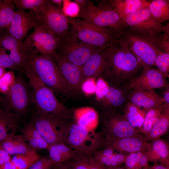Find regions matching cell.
<instances>
[{
  "mask_svg": "<svg viewBox=\"0 0 169 169\" xmlns=\"http://www.w3.org/2000/svg\"><path fill=\"white\" fill-rule=\"evenodd\" d=\"M104 63L101 77L109 85L126 88L144 69L130 51L121 35L104 49Z\"/></svg>",
  "mask_w": 169,
  "mask_h": 169,
  "instance_id": "cell-1",
  "label": "cell"
},
{
  "mask_svg": "<svg viewBox=\"0 0 169 169\" xmlns=\"http://www.w3.org/2000/svg\"><path fill=\"white\" fill-rule=\"evenodd\" d=\"M28 56L34 73L54 93L62 98L76 94L65 81L52 54Z\"/></svg>",
  "mask_w": 169,
  "mask_h": 169,
  "instance_id": "cell-2",
  "label": "cell"
},
{
  "mask_svg": "<svg viewBox=\"0 0 169 169\" xmlns=\"http://www.w3.org/2000/svg\"><path fill=\"white\" fill-rule=\"evenodd\" d=\"M25 75L33 92L36 111L74 119L73 110L67 107L57 99L53 91L40 79L31 68Z\"/></svg>",
  "mask_w": 169,
  "mask_h": 169,
  "instance_id": "cell-3",
  "label": "cell"
},
{
  "mask_svg": "<svg viewBox=\"0 0 169 169\" xmlns=\"http://www.w3.org/2000/svg\"><path fill=\"white\" fill-rule=\"evenodd\" d=\"M98 6L89 0L77 17L92 24L110 29L119 35L126 29L122 21L113 8L109 0H100Z\"/></svg>",
  "mask_w": 169,
  "mask_h": 169,
  "instance_id": "cell-4",
  "label": "cell"
},
{
  "mask_svg": "<svg viewBox=\"0 0 169 169\" xmlns=\"http://www.w3.org/2000/svg\"><path fill=\"white\" fill-rule=\"evenodd\" d=\"M49 145L66 144L74 119L53 114L33 112L30 121Z\"/></svg>",
  "mask_w": 169,
  "mask_h": 169,
  "instance_id": "cell-5",
  "label": "cell"
},
{
  "mask_svg": "<svg viewBox=\"0 0 169 169\" xmlns=\"http://www.w3.org/2000/svg\"><path fill=\"white\" fill-rule=\"evenodd\" d=\"M23 74L18 71L10 90L3 95L4 110L13 113L19 118L29 112L32 106L34 107L33 92Z\"/></svg>",
  "mask_w": 169,
  "mask_h": 169,
  "instance_id": "cell-6",
  "label": "cell"
},
{
  "mask_svg": "<svg viewBox=\"0 0 169 169\" xmlns=\"http://www.w3.org/2000/svg\"><path fill=\"white\" fill-rule=\"evenodd\" d=\"M121 35L126 41L130 51L143 69L154 66L157 55L164 52L159 45L158 38L139 34L127 28Z\"/></svg>",
  "mask_w": 169,
  "mask_h": 169,
  "instance_id": "cell-7",
  "label": "cell"
},
{
  "mask_svg": "<svg viewBox=\"0 0 169 169\" xmlns=\"http://www.w3.org/2000/svg\"><path fill=\"white\" fill-rule=\"evenodd\" d=\"M104 137L101 132L72 123L67 137L66 144L80 157L93 156L103 146Z\"/></svg>",
  "mask_w": 169,
  "mask_h": 169,
  "instance_id": "cell-8",
  "label": "cell"
},
{
  "mask_svg": "<svg viewBox=\"0 0 169 169\" xmlns=\"http://www.w3.org/2000/svg\"><path fill=\"white\" fill-rule=\"evenodd\" d=\"M71 32L78 39L97 48L104 49L120 36L108 28L92 24L77 18L68 17Z\"/></svg>",
  "mask_w": 169,
  "mask_h": 169,
  "instance_id": "cell-9",
  "label": "cell"
},
{
  "mask_svg": "<svg viewBox=\"0 0 169 169\" xmlns=\"http://www.w3.org/2000/svg\"><path fill=\"white\" fill-rule=\"evenodd\" d=\"M59 38L41 23L36 22L33 30L22 42L21 49L27 55L53 54Z\"/></svg>",
  "mask_w": 169,
  "mask_h": 169,
  "instance_id": "cell-10",
  "label": "cell"
},
{
  "mask_svg": "<svg viewBox=\"0 0 169 169\" xmlns=\"http://www.w3.org/2000/svg\"><path fill=\"white\" fill-rule=\"evenodd\" d=\"M97 49L81 42L69 31L59 39L55 52L66 60L82 67Z\"/></svg>",
  "mask_w": 169,
  "mask_h": 169,
  "instance_id": "cell-11",
  "label": "cell"
},
{
  "mask_svg": "<svg viewBox=\"0 0 169 169\" xmlns=\"http://www.w3.org/2000/svg\"><path fill=\"white\" fill-rule=\"evenodd\" d=\"M34 13L36 22L41 23L59 38L65 36L69 31L68 17L62 10L47 0Z\"/></svg>",
  "mask_w": 169,
  "mask_h": 169,
  "instance_id": "cell-12",
  "label": "cell"
},
{
  "mask_svg": "<svg viewBox=\"0 0 169 169\" xmlns=\"http://www.w3.org/2000/svg\"><path fill=\"white\" fill-rule=\"evenodd\" d=\"M102 129L104 139L119 138L141 135V132L131 126L120 111H102Z\"/></svg>",
  "mask_w": 169,
  "mask_h": 169,
  "instance_id": "cell-13",
  "label": "cell"
},
{
  "mask_svg": "<svg viewBox=\"0 0 169 169\" xmlns=\"http://www.w3.org/2000/svg\"><path fill=\"white\" fill-rule=\"evenodd\" d=\"M121 20L125 25L133 31L154 38L161 35L166 28L153 17L148 6Z\"/></svg>",
  "mask_w": 169,
  "mask_h": 169,
  "instance_id": "cell-14",
  "label": "cell"
},
{
  "mask_svg": "<svg viewBox=\"0 0 169 169\" xmlns=\"http://www.w3.org/2000/svg\"><path fill=\"white\" fill-rule=\"evenodd\" d=\"M166 78L157 69L153 67L146 68L131 80L126 88L129 91L168 87Z\"/></svg>",
  "mask_w": 169,
  "mask_h": 169,
  "instance_id": "cell-15",
  "label": "cell"
},
{
  "mask_svg": "<svg viewBox=\"0 0 169 169\" xmlns=\"http://www.w3.org/2000/svg\"><path fill=\"white\" fill-rule=\"evenodd\" d=\"M36 25L33 10L26 12L18 10L15 11L14 16L7 31L21 44L29 31L34 28Z\"/></svg>",
  "mask_w": 169,
  "mask_h": 169,
  "instance_id": "cell-16",
  "label": "cell"
},
{
  "mask_svg": "<svg viewBox=\"0 0 169 169\" xmlns=\"http://www.w3.org/2000/svg\"><path fill=\"white\" fill-rule=\"evenodd\" d=\"M150 145V143L146 141L144 136L141 135L119 138L105 139L103 147H109L120 153L129 154L147 151Z\"/></svg>",
  "mask_w": 169,
  "mask_h": 169,
  "instance_id": "cell-17",
  "label": "cell"
},
{
  "mask_svg": "<svg viewBox=\"0 0 169 169\" xmlns=\"http://www.w3.org/2000/svg\"><path fill=\"white\" fill-rule=\"evenodd\" d=\"M21 45L7 32V30L0 31V45L10 51V58L19 71L24 74L31 66L28 56L22 51Z\"/></svg>",
  "mask_w": 169,
  "mask_h": 169,
  "instance_id": "cell-18",
  "label": "cell"
},
{
  "mask_svg": "<svg viewBox=\"0 0 169 169\" xmlns=\"http://www.w3.org/2000/svg\"><path fill=\"white\" fill-rule=\"evenodd\" d=\"M52 54L68 85L76 94L80 93L81 85L84 79L82 67L66 60L55 52Z\"/></svg>",
  "mask_w": 169,
  "mask_h": 169,
  "instance_id": "cell-19",
  "label": "cell"
},
{
  "mask_svg": "<svg viewBox=\"0 0 169 169\" xmlns=\"http://www.w3.org/2000/svg\"><path fill=\"white\" fill-rule=\"evenodd\" d=\"M128 101L139 107L148 109L158 108L164 103L163 97L154 90L135 89L129 90Z\"/></svg>",
  "mask_w": 169,
  "mask_h": 169,
  "instance_id": "cell-20",
  "label": "cell"
},
{
  "mask_svg": "<svg viewBox=\"0 0 169 169\" xmlns=\"http://www.w3.org/2000/svg\"><path fill=\"white\" fill-rule=\"evenodd\" d=\"M128 91L126 88L109 85L106 94L103 99L99 102L102 111L122 110L128 102Z\"/></svg>",
  "mask_w": 169,
  "mask_h": 169,
  "instance_id": "cell-21",
  "label": "cell"
},
{
  "mask_svg": "<svg viewBox=\"0 0 169 169\" xmlns=\"http://www.w3.org/2000/svg\"><path fill=\"white\" fill-rule=\"evenodd\" d=\"M104 49H97L81 67L84 79L101 77L104 63Z\"/></svg>",
  "mask_w": 169,
  "mask_h": 169,
  "instance_id": "cell-22",
  "label": "cell"
},
{
  "mask_svg": "<svg viewBox=\"0 0 169 169\" xmlns=\"http://www.w3.org/2000/svg\"><path fill=\"white\" fill-rule=\"evenodd\" d=\"M111 6L122 20L147 7L146 0H110Z\"/></svg>",
  "mask_w": 169,
  "mask_h": 169,
  "instance_id": "cell-23",
  "label": "cell"
},
{
  "mask_svg": "<svg viewBox=\"0 0 169 169\" xmlns=\"http://www.w3.org/2000/svg\"><path fill=\"white\" fill-rule=\"evenodd\" d=\"M147 151L149 162H159L169 168V146L166 141L160 138L153 141Z\"/></svg>",
  "mask_w": 169,
  "mask_h": 169,
  "instance_id": "cell-24",
  "label": "cell"
},
{
  "mask_svg": "<svg viewBox=\"0 0 169 169\" xmlns=\"http://www.w3.org/2000/svg\"><path fill=\"white\" fill-rule=\"evenodd\" d=\"M48 149L49 158L57 165L74 160L80 157L71 148L65 143L52 144L49 145Z\"/></svg>",
  "mask_w": 169,
  "mask_h": 169,
  "instance_id": "cell-25",
  "label": "cell"
},
{
  "mask_svg": "<svg viewBox=\"0 0 169 169\" xmlns=\"http://www.w3.org/2000/svg\"><path fill=\"white\" fill-rule=\"evenodd\" d=\"M21 131L23 138L32 149L36 151L49 147V144L30 121Z\"/></svg>",
  "mask_w": 169,
  "mask_h": 169,
  "instance_id": "cell-26",
  "label": "cell"
},
{
  "mask_svg": "<svg viewBox=\"0 0 169 169\" xmlns=\"http://www.w3.org/2000/svg\"><path fill=\"white\" fill-rule=\"evenodd\" d=\"M74 119L78 125L95 130L98 123V115L93 108L86 107L73 110Z\"/></svg>",
  "mask_w": 169,
  "mask_h": 169,
  "instance_id": "cell-27",
  "label": "cell"
},
{
  "mask_svg": "<svg viewBox=\"0 0 169 169\" xmlns=\"http://www.w3.org/2000/svg\"><path fill=\"white\" fill-rule=\"evenodd\" d=\"M19 118L13 113L0 108V142L8 136L16 134Z\"/></svg>",
  "mask_w": 169,
  "mask_h": 169,
  "instance_id": "cell-28",
  "label": "cell"
},
{
  "mask_svg": "<svg viewBox=\"0 0 169 169\" xmlns=\"http://www.w3.org/2000/svg\"><path fill=\"white\" fill-rule=\"evenodd\" d=\"M169 128V106H166L162 110L151 130L145 135L144 139L148 142L160 139V137L167 132Z\"/></svg>",
  "mask_w": 169,
  "mask_h": 169,
  "instance_id": "cell-29",
  "label": "cell"
},
{
  "mask_svg": "<svg viewBox=\"0 0 169 169\" xmlns=\"http://www.w3.org/2000/svg\"><path fill=\"white\" fill-rule=\"evenodd\" d=\"M0 142L11 156L27 153L32 150L21 135H9Z\"/></svg>",
  "mask_w": 169,
  "mask_h": 169,
  "instance_id": "cell-30",
  "label": "cell"
},
{
  "mask_svg": "<svg viewBox=\"0 0 169 169\" xmlns=\"http://www.w3.org/2000/svg\"><path fill=\"white\" fill-rule=\"evenodd\" d=\"M122 111L123 115L129 124L141 132L146 115L140 107L129 101L125 105Z\"/></svg>",
  "mask_w": 169,
  "mask_h": 169,
  "instance_id": "cell-31",
  "label": "cell"
},
{
  "mask_svg": "<svg viewBox=\"0 0 169 169\" xmlns=\"http://www.w3.org/2000/svg\"><path fill=\"white\" fill-rule=\"evenodd\" d=\"M148 7L151 15L159 23L169 20V0H153L150 2Z\"/></svg>",
  "mask_w": 169,
  "mask_h": 169,
  "instance_id": "cell-32",
  "label": "cell"
},
{
  "mask_svg": "<svg viewBox=\"0 0 169 169\" xmlns=\"http://www.w3.org/2000/svg\"><path fill=\"white\" fill-rule=\"evenodd\" d=\"M13 0H0V31L7 30L14 16Z\"/></svg>",
  "mask_w": 169,
  "mask_h": 169,
  "instance_id": "cell-33",
  "label": "cell"
},
{
  "mask_svg": "<svg viewBox=\"0 0 169 169\" xmlns=\"http://www.w3.org/2000/svg\"><path fill=\"white\" fill-rule=\"evenodd\" d=\"M41 157L32 149L29 152L13 155L11 161L18 169H28Z\"/></svg>",
  "mask_w": 169,
  "mask_h": 169,
  "instance_id": "cell-34",
  "label": "cell"
},
{
  "mask_svg": "<svg viewBox=\"0 0 169 169\" xmlns=\"http://www.w3.org/2000/svg\"><path fill=\"white\" fill-rule=\"evenodd\" d=\"M68 162L73 169H107L93 156L80 157Z\"/></svg>",
  "mask_w": 169,
  "mask_h": 169,
  "instance_id": "cell-35",
  "label": "cell"
},
{
  "mask_svg": "<svg viewBox=\"0 0 169 169\" xmlns=\"http://www.w3.org/2000/svg\"><path fill=\"white\" fill-rule=\"evenodd\" d=\"M128 154L115 153L108 156L94 157L107 169H112L120 167L124 163Z\"/></svg>",
  "mask_w": 169,
  "mask_h": 169,
  "instance_id": "cell-36",
  "label": "cell"
},
{
  "mask_svg": "<svg viewBox=\"0 0 169 169\" xmlns=\"http://www.w3.org/2000/svg\"><path fill=\"white\" fill-rule=\"evenodd\" d=\"M161 111L159 108L149 109L145 116L141 133L145 135L151 130Z\"/></svg>",
  "mask_w": 169,
  "mask_h": 169,
  "instance_id": "cell-37",
  "label": "cell"
},
{
  "mask_svg": "<svg viewBox=\"0 0 169 169\" xmlns=\"http://www.w3.org/2000/svg\"><path fill=\"white\" fill-rule=\"evenodd\" d=\"M47 0H13L14 5L18 10H32L33 12L45 4Z\"/></svg>",
  "mask_w": 169,
  "mask_h": 169,
  "instance_id": "cell-38",
  "label": "cell"
},
{
  "mask_svg": "<svg viewBox=\"0 0 169 169\" xmlns=\"http://www.w3.org/2000/svg\"><path fill=\"white\" fill-rule=\"evenodd\" d=\"M16 76L13 70L6 72L0 78V94H7L13 84Z\"/></svg>",
  "mask_w": 169,
  "mask_h": 169,
  "instance_id": "cell-39",
  "label": "cell"
},
{
  "mask_svg": "<svg viewBox=\"0 0 169 169\" xmlns=\"http://www.w3.org/2000/svg\"><path fill=\"white\" fill-rule=\"evenodd\" d=\"M154 66L166 77H169V53L163 52L156 56Z\"/></svg>",
  "mask_w": 169,
  "mask_h": 169,
  "instance_id": "cell-40",
  "label": "cell"
},
{
  "mask_svg": "<svg viewBox=\"0 0 169 169\" xmlns=\"http://www.w3.org/2000/svg\"><path fill=\"white\" fill-rule=\"evenodd\" d=\"M80 11L79 7L74 1L64 0L62 11L66 16L70 18H77Z\"/></svg>",
  "mask_w": 169,
  "mask_h": 169,
  "instance_id": "cell-41",
  "label": "cell"
},
{
  "mask_svg": "<svg viewBox=\"0 0 169 169\" xmlns=\"http://www.w3.org/2000/svg\"><path fill=\"white\" fill-rule=\"evenodd\" d=\"M109 87L108 83L102 78L100 77L97 79L95 95L98 102H100L103 99L108 91Z\"/></svg>",
  "mask_w": 169,
  "mask_h": 169,
  "instance_id": "cell-42",
  "label": "cell"
},
{
  "mask_svg": "<svg viewBox=\"0 0 169 169\" xmlns=\"http://www.w3.org/2000/svg\"><path fill=\"white\" fill-rule=\"evenodd\" d=\"M0 67L8 68L13 71H19L18 67L11 60L6 50L0 45Z\"/></svg>",
  "mask_w": 169,
  "mask_h": 169,
  "instance_id": "cell-43",
  "label": "cell"
},
{
  "mask_svg": "<svg viewBox=\"0 0 169 169\" xmlns=\"http://www.w3.org/2000/svg\"><path fill=\"white\" fill-rule=\"evenodd\" d=\"M96 79L94 77L85 79L81 85V92L86 96H90L95 94Z\"/></svg>",
  "mask_w": 169,
  "mask_h": 169,
  "instance_id": "cell-44",
  "label": "cell"
},
{
  "mask_svg": "<svg viewBox=\"0 0 169 169\" xmlns=\"http://www.w3.org/2000/svg\"><path fill=\"white\" fill-rule=\"evenodd\" d=\"M145 151H139L128 154L124 163L126 169H138L139 159Z\"/></svg>",
  "mask_w": 169,
  "mask_h": 169,
  "instance_id": "cell-45",
  "label": "cell"
},
{
  "mask_svg": "<svg viewBox=\"0 0 169 169\" xmlns=\"http://www.w3.org/2000/svg\"><path fill=\"white\" fill-rule=\"evenodd\" d=\"M57 164L49 158L41 157L28 169H52Z\"/></svg>",
  "mask_w": 169,
  "mask_h": 169,
  "instance_id": "cell-46",
  "label": "cell"
},
{
  "mask_svg": "<svg viewBox=\"0 0 169 169\" xmlns=\"http://www.w3.org/2000/svg\"><path fill=\"white\" fill-rule=\"evenodd\" d=\"M159 45L165 52L169 53V24L166 26L165 30L159 38Z\"/></svg>",
  "mask_w": 169,
  "mask_h": 169,
  "instance_id": "cell-47",
  "label": "cell"
},
{
  "mask_svg": "<svg viewBox=\"0 0 169 169\" xmlns=\"http://www.w3.org/2000/svg\"><path fill=\"white\" fill-rule=\"evenodd\" d=\"M11 156L4 149L0 142V166L10 161Z\"/></svg>",
  "mask_w": 169,
  "mask_h": 169,
  "instance_id": "cell-48",
  "label": "cell"
},
{
  "mask_svg": "<svg viewBox=\"0 0 169 169\" xmlns=\"http://www.w3.org/2000/svg\"><path fill=\"white\" fill-rule=\"evenodd\" d=\"M147 151L144 152L140 158L138 169H147L149 166L148 165L149 158Z\"/></svg>",
  "mask_w": 169,
  "mask_h": 169,
  "instance_id": "cell-49",
  "label": "cell"
},
{
  "mask_svg": "<svg viewBox=\"0 0 169 169\" xmlns=\"http://www.w3.org/2000/svg\"><path fill=\"white\" fill-rule=\"evenodd\" d=\"M0 169H18L11 161L0 166Z\"/></svg>",
  "mask_w": 169,
  "mask_h": 169,
  "instance_id": "cell-50",
  "label": "cell"
},
{
  "mask_svg": "<svg viewBox=\"0 0 169 169\" xmlns=\"http://www.w3.org/2000/svg\"><path fill=\"white\" fill-rule=\"evenodd\" d=\"M89 0H74V1L78 5L80 10L83 9L86 5Z\"/></svg>",
  "mask_w": 169,
  "mask_h": 169,
  "instance_id": "cell-51",
  "label": "cell"
},
{
  "mask_svg": "<svg viewBox=\"0 0 169 169\" xmlns=\"http://www.w3.org/2000/svg\"><path fill=\"white\" fill-rule=\"evenodd\" d=\"M151 168V169H169L159 162L154 163Z\"/></svg>",
  "mask_w": 169,
  "mask_h": 169,
  "instance_id": "cell-52",
  "label": "cell"
},
{
  "mask_svg": "<svg viewBox=\"0 0 169 169\" xmlns=\"http://www.w3.org/2000/svg\"><path fill=\"white\" fill-rule=\"evenodd\" d=\"M58 169H73L68 161L64 163L57 165Z\"/></svg>",
  "mask_w": 169,
  "mask_h": 169,
  "instance_id": "cell-53",
  "label": "cell"
},
{
  "mask_svg": "<svg viewBox=\"0 0 169 169\" xmlns=\"http://www.w3.org/2000/svg\"><path fill=\"white\" fill-rule=\"evenodd\" d=\"M51 2L62 10L64 0H51Z\"/></svg>",
  "mask_w": 169,
  "mask_h": 169,
  "instance_id": "cell-54",
  "label": "cell"
},
{
  "mask_svg": "<svg viewBox=\"0 0 169 169\" xmlns=\"http://www.w3.org/2000/svg\"><path fill=\"white\" fill-rule=\"evenodd\" d=\"M163 97L164 100V102L166 103V104L169 105V90H168L165 92Z\"/></svg>",
  "mask_w": 169,
  "mask_h": 169,
  "instance_id": "cell-55",
  "label": "cell"
},
{
  "mask_svg": "<svg viewBox=\"0 0 169 169\" xmlns=\"http://www.w3.org/2000/svg\"><path fill=\"white\" fill-rule=\"evenodd\" d=\"M4 101L3 95L0 94V108L4 109Z\"/></svg>",
  "mask_w": 169,
  "mask_h": 169,
  "instance_id": "cell-56",
  "label": "cell"
},
{
  "mask_svg": "<svg viewBox=\"0 0 169 169\" xmlns=\"http://www.w3.org/2000/svg\"><path fill=\"white\" fill-rule=\"evenodd\" d=\"M6 69L5 68L0 67V78L6 72Z\"/></svg>",
  "mask_w": 169,
  "mask_h": 169,
  "instance_id": "cell-57",
  "label": "cell"
},
{
  "mask_svg": "<svg viewBox=\"0 0 169 169\" xmlns=\"http://www.w3.org/2000/svg\"><path fill=\"white\" fill-rule=\"evenodd\" d=\"M112 169H125L123 168L120 167H117V168H115Z\"/></svg>",
  "mask_w": 169,
  "mask_h": 169,
  "instance_id": "cell-58",
  "label": "cell"
},
{
  "mask_svg": "<svg viewBox=\"0 0 169 169\" xmlns=\"http://www.w3.org/2000/svg\"><path fill=\"white\" fill-rule=\"evenodd\" d=\"M52 169H58L57 165H56Z\"/></svg>",
  "mask_w": 169,
  "mask_h": 169,
  "instance_id": "cell-59",
  "label": "cell"
},
{
  "mask_svg": "<svg viewBox=\"0 0 169 169\" xmlns=\"http://www.w3.org/2000/svg\"><path fill=\"white\" fill-rule=\"evenodd\" d=\"M147 169H151L150 166H149L148 168Z\"/></svg>",
  "mask_w": 169,
  "mask_h": 169,
  "instance_id": "cell-60",
  "label": "cell"
}]
</instances>
